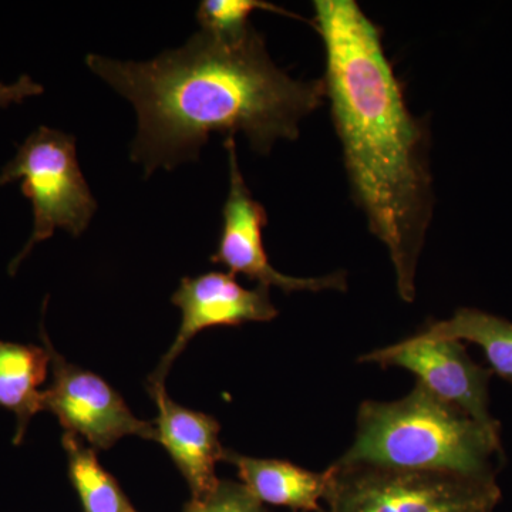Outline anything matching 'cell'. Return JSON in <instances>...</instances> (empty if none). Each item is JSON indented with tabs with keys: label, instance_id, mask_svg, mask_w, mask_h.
<instances>
[{
	"label": "cell",
	"instance_id": "ba28073f",
	"mask_svg": "<svg viewBox=\"0 0 512 512\" xmlns=\"http://www.w3.org/2000/svg\"><path fill=\"white\" fill-rule=\"evenodd\" d=\"M362 362L409 370L434 396L463 410L487 429L500 431V424L488 410L491 370L477 365L458 340L414 335L367 353Z\"/></svg>",
	"mask_w": 512,
	"mask_h": 512
},
{
	"label": "cell",
	"instance_id": "5bb4252c",
	"mask_svg": "<svg viewBox=\"0 0 512 512\" xmlns=\"http://www.w3.org/2000/svg\"><path fill=\"white\" fill-rule=\"evenodd\" d=\"M69 478L82 500L84 512H137L116 478L99 463L96 450L80 437L63 434Z\"/></svg>",
	"mask_w": 512,
	"mask_h": 512
},
{
	"label": "cell",
	"instance_id": "8992f818",
	"mask_svg": "<svg viewBox=\"0 0 512 512\" xmlns=\"http://www.w3.org/2000/svg\"><path fill=\"white\" fill-rule=\"evenodd\" d=\"M43 345L49 349L52 383L45 390V410L55 414L66 433L86 440L97 450H109L127 436L157 441V427L138 419L106 380L72 365L53 346L45 326Z\"/></svg>",
	"mask_w": 512,
	"mask_h": 512
},
{
	"label": "cell",
	"instance_id": "8fae6325",
	"mask_svg": "<svg viewBox=\"0 0 512 512\" xmlns=\"http://www.w3.org/2000/svg\"><path fill=\"white\" fill-rule=\"evenodd\" d=\"M224 461L237 467L242 484L262 504L284 505L292 510L323 512L328 493L329 468L313 473L289 461L242 456L227 450Z\"/></svg>",
	"mask_w": 512,
	"mask_h": 512
},
{
	"label": "cell",
	"instance_id": "4fadbf2b",
	"mask_svg": "<svg viewBox=\"0 0 512 512\" xmlns=\"http://www.w3.org/2000/svg\"><path fill=\"white\" fill-rule=\"evenodd\" d=\"M417 335L476 343L491 369L512 383V323L478 309H458L450 319L433 322Z\"/></svg>",
	"mask_w": 512,
	"mask_h": 512
},
{
	"label": "cell",
	"instance_id": "9c48e42d",
	"mask_svg": "<svg viewBox=\"0 0 512 512\" xmlns=\"http://www.w3.org/2000/svg\"><path fill=\"white\" fill-rule=\"evenodd\" d=\"M171 302L181 311L180 330L148 384H164L177 357L202 330L269 322L278 316L269 288L262 285H256L254 289L244 288L235 275L227 272H207L181 279Z\"/></svg>",
	"mask_w": 512,
	"mask_h": 512
},
{
	"label": "cell",
	"instance_id": "7a4b0ae2",
	"mask_svg": "<svg viewBox=\"0 0 512 512\" xmlns=\"http://www.w3.org/2000/svg\"><path fill=\"white\" fill-rule=\"evenodd\" d=\"M313 28L326 55L323 77L353 198L383 242L404 302L433 217L427 131L407 109L384 53L382 32L355 0H316Z\"/></svg>",
	"mask_w": 512,
	"mask_h": 512
},
{
	"label": "cell",
	"instance_id": "5b68a950",
	"mask_svg": "<svg viewBox=\"0 0 512 512\" xmlns=\"http://www.w3.org/2000/svg\"><path fill=\"white\" fill-rule=\"evenodd\" d=\"M323 512H491L494 478L372 466L329 467Z\"/></svg>",
	"mask_w": 512,
	"mask_h": 512
},
{
	"label": "cell",
	"instance_id": "52a82bcc",
	"mask_svg": "<svg viewBox=\"0 0 512 512\" xmlns=\"http://www.w3.org/2000/svg\"><path fill=\"white\" fill-rule=\"evenodd\" d=\"M228 154L229 191L222 208V229L212 264L224 265L229 274L244 275L258 285L276 286L286 293L346 291L345 272L320 278H295L276 271L264 247V229L268 217L264 205L254 200L239 168L235 136L225 138Z\"/></svg>",
	"mask_w": 512,
	"mask_h": 512
},
{
	"label": "cell",
	"instance_id": "30bf717a",
	"mask_svg": "<svg viewBox=\"0 0 512 512\" xmlns=\"http://www.w3.org/2000/svg\"><path fill=\"white\" fill-rule=\"evenodd\" d=\"M148 392L158 409V443L163 444L187 480L192 498H204L220 483L217 464L227 453L220 441V423L208 414L175 403L164 384H148Z\"/></svg>",
	"mask_w": 512,
	"mask_h": 512
},
{
	"label": "cell",
	"instance_id": "3957f363",
	"mask_svg": "<svg viewBox=\"0 0 512 512\" xmlns=\"http://www.w3.org/2000/svg\"><path fill=\"white\" fill-rule=\"evenodd\" d=\"M501 454L500 431L487 429L417 383L396 402L363 403L355 441L336 464L494 478Z\"/></svg>",
	"mask_w": 512,
	"mask_h": 512
},
{
	"label": "cell",
	"instance_id": "9a60e30c",
	"mask_svg": "<svg viewBox=\"0 0 512 512\" xmlns=\"http://www.w3.org/2000/svg\"><path fill=\"white\" fill-rule=\"evenodd\" d=\"M255 10H268L279 15L298 16L265 0H204L197 10L201 30L222 40H238L251 29L249 16Z\"/></svg>",
	"mask_w": 512,
	"mask_h": 512
},
{
	"label": "cell",
	"instance_id": "7c38bea8",
	"mask_svg": "<svg viewBox=\"0 0 512 512\" xmlns=\"http://www.w3.org/2000/svg\"><path fill=\"white\" fill-rule=\"evenodd\" d=\"M50 370L49 349L0 340V407L16 417L13 444L25 439L30 421L45 410V384Z\"/></svg>",
	"mask_w": 512,
	"mask_h": 512
},
{
	"label": "cell",
	"instance_id": "6da1fadb",
	"mask_svg": "<svg viewBox=\"0 0 512 512\" xmlns=\"http://www.w3.org/2000/svg\"><path fill=\"white\" fill-rule=\"evenodd\" d=\"M86 64L136 109L131 160L146 177L197 160L212 133H242L265 156L276 141L296 140L301 121L326 99L323 79H292L252 26L238 40L200 30L150 62L87 55Z\"/></svg>",
	"mask_w": 512,
	"mask_h": 512
},
{
	"label": "cell",
	"instance_id": "2e32d148",
	"mask_svg": "<svg viewBox=\"0 0 512 512\" xmlns=\"http://www.w3.org/2000/svg\"><path fill=\"white\" fill-rule=\"evenodd\" d=\"M184 512H266L264 504L242 483L220 480L212 493L192 500Z\"/></svg>",
	"mask_w": 512,
	"mask_h": 512
},
{
	"label": "cell",
	"instance_id": "277c9868",
	"mask_svg": "<svg viewBox=\"0 0 512 512\" xmlns=\"http://www.w3.org/2000/svg\"><path fill=\"white\" fill-rule=\"evenodd\" d=\"M22 181L20 190L33 210V231L25 248L10 262V275L40 242L64 229L80 237L96 214L97 201L77 161L76 138L63 131L39 127L19 146L3 167L0 187Z\"/></svg>",
	"mask_w": 512,
	"mask_h": 512
},
{
	"label": "cell",
	"instance_id": "e0dca14e",
	"mask_svg": "<svg viewBox=\"0 0 512 512\" xmlns=\"http://www.w3.org/2000/svg\"><path fill=\"white\" fill-rule=\"evenodd\" d=\"M43 92L45 89L42 84L36 83L28 74H23L13 84L0 83V109H6L10 104L23 103L29 97L39 96Z\"/></svg>",
	"mask_w": 512,
	"mask_h": 512
}]
</instances>
